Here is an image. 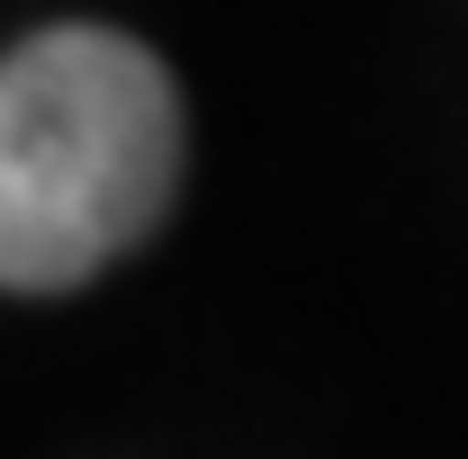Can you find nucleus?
Returning a JSON list of instances; mask_svg holds the SVG:
<instances>
[{"label":"nucleus","instance_id":"1","mask_svg":"<svg viewBox=\"0 0 468 459\" xmlns=\"http://www.w3.org/2000/svg\"><path fill=\"white\" fill-rule=\"evenodd\" d=\"M189 126L154 46L46 27L0 55V288L100 280L172 217Z\"/></svg>","mask_w":468,"mask_h":459}]
</instances>
